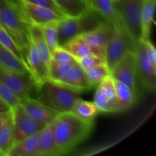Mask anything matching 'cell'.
<instances>
[{
  "label": "cell",
  "instance_id": "cell-1",
  "mask_svg": "<svg viewBox=\"0 0 156 156\" xmlns=\"http://www.w3.org/2000/svg\"><path fill=\"white\" fill-rule=\"evenodd\" d=\"M94 122L82 120L71 111L58 114L54 120V131L58 155L71 152L90 135Z\"/></svg>",
  "mask_w": 156,
  "mask_h": 156
},
{
  "label": "cell",
  "instance_id": "cell-2",
  "mask_svg": "<svg viewBox=\"0 0 156 156\" xmlns=\"http://www.w3.org/2000/svg\"><path fill=\"white\" fill-rule=\"evenodd\" d=\"M36 94L41 103L59 114L71 111L81 92L47 79L37 88Z\"/></svg>",
  "mask_w": 156,
  "mask_h": 156
},
{
  "label": "cell",
  "instance_id": "cell-3",
  "mask_svg": "<svg viewBox=\"0 0 156 156\" xmlns=\"http://www.w3.org/2000/svg\"><path fill=\"white\" fill-rule=\"evenodd\" d=\"M102 22H107L98 12L88 9L77 17L64 18L58 23V45H62L76 37L95 28Z\"/></svg>",
  "mask_w": 156,
  "mask_h": 156
},
{
  "label": "cell",
  "instance_id": "cell-4",
  "mask_svg": "<svg viewBox=\"0 0 156 156\" xmlns=\"http://www.w3.org/2000/svg\"><path fill=\"white\" fill-rule=\"evenodd\" d=\"M115 9L120 23L134 42L141 39L143 0H116Z\"/></svg>",
  "mask_w": 156,
  "mask_h": 156
},
{
  "label": "cell",
  "instance_id": "cell-5",
  "mask_svg": "<svg viewBox=\"0 0 156 156\" xmlns=\"http://www.w3.org/2000/svg\"><path fill=\"white\" fill-rule=\"evenodd\" d=\"M136 43L123 28H114L105 50V62L110 70L129 51H133Z\"/></svg>",
  "mask_w": 156,
  "mask_h": 156
},
{
  "label": "cell",
  "instance_id": "cell-6",
  "mask_svg": "<svg viewBox=\"0 0 156 156\" xmlns=\"http://www.w3.org/2000/svg\"><path fill=\"white\" fill-rule=\"evenodd\" d=\"M15 143L41 132L46 126L32 118L20 103L11 108Z\"/></svg>",
  "mask_w": 156,
  "mask_h": 156
},
{
  "label": "cell",
  "instance_id": "cell-7",
  "mask_svg": "<svg viewBox=\"0 0 156 156\" xmlns=\"http://www.w3.org/2000/svg\"><path fill=\"white\" fill-rule=\"evenodd\" d=\"M0 81L5 84L19 100L32 97L37 87L30 73H19L0 67Z\"/></svg>",
  "mask_w": 156,
  "mask_h": 156
},
{
  "label": "cell",
  "instance_id": "cell-8",
  "mask_svg": "<svg viewBox=\"0 0 156 156\" xmlns=\"http://www.w3.org/2000/svg\"><path fill=\"white\" fill-rule=\"evenodd\" d=\"M136 75L143 86L148 91L154 92L156 88V66L149 60L146 52L144 43L136 42L134 48Z\"/></svg>",
  "mask_w": 156,
  "mask_h": 156
},
{
  "label": "cell",
  "instance_id": "cell-9",
  "mask_svg": "<svg viewBox=\"0 0 156 156\" xmlns=\"http://www.w3.org/2000/svg\"><path fill=\"white\" fill-rule=\"evenodd\" d=\"M114 31V27L108 22H102L95 28L79 35L95 56L105 60V50Z\"/></svg>",
  "mask_w": 156,
  "mask_h": 156
},
{
  "label": "cell",
  "instance_id": "cell-10",
  "mask_svg": "<svg viewBox=\"0 0 156 156\" xmlns=\"http://www.w3.org/2000/svg\"><path fill=\"white\" fill-rule=\"evenodd\" d=\"M111 75L114 79L127 85L135 94H136V68L135 54L133 51L126 53L111 71Z\"/></svg>",
  "mask_w": 156,
  "mask_h": 156
},
{
  "label": "cell",
  "instance_id": "cell-11",
  "mask_svg": "<svg viewBox=\"0 0 156 156\" xmlns=\"http://www.w3.org/2000/svg\"><path fill=\"white\" fill-rule=\"evenodd\" d=\"M22 10L30 24L41 26L49 22L59 21L65 17L47 8L22 0Z\"/></svg>",
  "mask_w": 156,
  "mask_h": 156
},
{
  "label": "cell",
  "instance_id": "cell-12",
  "mask_svg": "<svg viewBox=\"0 0 156 156\" xmlns=\"http://www.w3.org/2000/svg\"><path fill=\"white\" fill-rule=\"evenodd\" d=\"M26 112L37 121L47 125L54 121L59 113L47 108L37 98L28 97L20 101Z\"/></svg>",
  "mask_w": 156,
  "mask_h": 156
},
{
  "label": "cell",
  "instance_id": "cell-13",
  "mask_svg": "<svg viewBox=\"0 0 156 156\" xmlns=\"http://www.w3.org/2000/svg\"><path fill=\"white\" fill-rule=\"evenodd\" d=\"M84 2L87 9L100 14L114 28H123L117 15L114 0H84Z\"/></svg>",
  "mask_w": 156,
  "mask_h": 156
},
{
  "label": "cell",
  "instance_id": "cell-14",
  "mask_svg": "<svg viewBox=\"0 0 156 156\" xmlns=\"http://www.w3.org/2000/svg\"><path fill=\"white\" fill-rule=\"evenodd\" d=\"M26 61L30 76L37 88L48 79V71L40 59L37 52L31 42L27 50Z\"/></svg>",
  "mask_w": 156,
  "mask_h": 156
},
{
  "label": "cell",
  "instance_id": "cell-15",
  "mask_svg": "<svg viewBox=\"0 0 156 156\" xmlns=\"http://www.w3.org/2000/svg\"><path fill=\"white\" fill-rule=\"evenodd\" d=\"M58 83L79 92L91 89V85L87 79L85 70L76 61L63 79H61Z\"/></svg>",
  "mask_w": 156,
  "mask_h": 156
},
{
  "label": "cell",
  "instance_id": "cell-16",
  "mask_svg": "<svg viewBox=\"0 0 156 156\" xmlns=\"http://www.w3.org/2000/svg\"><path fill=\"white\" fill-rule=\"evenodd\" d=\"M54 121L46 125L38 136V156H57Z\"/></svg>",
  "mask_w": 156,
  "mask_h": 156
},
{
  "label": "cell",
  "instance_id": "cell-17",
  "mask_svg": "<svg viewBox=\"0 0 156 156\" xmlns=\"http://www.w3.org/2000/svg\"><path fill=\"white\" fill-rule=\"evenodd\" d=\"M30 42L37 52L40 59L48 71L51 62V53L44 40L42 30L40 26L36 24H30Z\"/></svg>",
  "mask_w": 156,
  "mask_h": 156
},
{
  "label": "cell",
  "instance_id": "cell-18",
  "mask_svg": "<svg viewBox=\"0 0 156 156\" xmlns=\"http://www.w3.org/2000/svg\"><path fill=\"white\" fill-rule=\"evenodd\" d=\"M117 100V113L127 111L133 106L137 100L136 94L126 85L114 79Z\"/></svg>",
  "mask_w": 156,
  "mask_h": 156
},
{
  "label": "cell",
  "instance_id": "cell-19",
  "mask_svg": "<svg viewBox=\"0 0 156 156\" xmlns=\"http://www.w3.org/2000/svg\"><path fill=\"white\" fill-rule=\"evenodd\" d=\"M39 133L15 143L7 156H38Z\"/></svg>",
  "mask_w": 156,
  "mask_h": 156
},
{
  "label": "cell",
  "instance_id": "cell-20",
  "mask_svg": "<svg viewBox=\"0 0 156 156\" xmlns=\"http://www.w3.org/2000/svg\"><path fill=\"white\" fill-rule=\"evenodd\" d=\"M0 67L16 73H30L27 66L1 44H0Z\"/></svg>",
  "mask_w": 156,
  "mask_h": 156
},
{
  "label": "cell",
  "instance_id": "cell-21",
  "mask_svg": "<svg viewBox=\"0 0 156 156\" xmlns=\"http://www.w3.org/2000/svg\"><path fill=\"white\" fill-rule=\"evenodd\" d=\"M155 9V0H143L141 15L142 35L141 41H148L150 37L151 27L154 22Z\"/></svg>",
  "mask_w": 156,
  "mask_h": 156
},
{
  "label": "cell",
  "instance_id": "cell-22",
  "mask_svg": "<svg viewBox=\"0 0 156 156\" xmlns=\"http://www.w3.org/2000/svg\"><path fill=\"white\" fill-rule=\"evenodd\" d=\"M72 113L82 120L88 122H94L96 116L100 113L94 102L87 101L79 98L72 108Z\"/></svg>",
  "mask_w": 156,
  "mask_h": 156
},
{
  "label": "cell",
  "instance_id": "cell-23",
  "mask_svg": "<svg viewBox=\"0 0 156 156\" xmlns=\"http://www.w3.org/2000/svg\"><path fill=\"white\" fill-rule=\"evenodd\" d=\"M54 2L66 18L79 16L88 10L84 0H54Z\"/></svg>",
  "mask_w": 156,
  "mask_h": 156
},
{
  "label": "cell",
  "instance_id": "cell-24",
  "mask_svg": "<svg viewBox=\"0 0 156 156\" xmlns=\"http://www.w3.org/2000/svg\"><path fill=\"white\" fill-rule=\"evenodd\" d=\"M62 47L68 51L75 59H80L88 55L93 54L89 47L79 36L70 40L64 45H62Z\"/></svg>",
  "mask_w": 156,
  "mask_h": 156
},
{
  "label": "cell",
  "instance_id": "cell-25",
  "mask_svg": "<svg viewBox=\"0 0 156 156\" xmlns=\"http://www.w3.org/2000/svg\"><path fill=\"white\" fill-rule=\"evenodd\" d=\"M85 72L88 82L91 85V88L98 86L105 77L111 75V70L108 68L106 62L90 67L88 69L85 70Z\"/></svg>",
  "mask_w": 156,
  "mask_h": 156
},
{
  "label": "cell",
  "instance_id": "cell-26",
  "mask_svg": "<svg viewBox=\"0 0 156 156\" xmlns=\"http://www.w3.org/2000/svg\"><path fill=\"white\" fill-rule=\"evenodd\" d=\"M14 144V129L11 117L10 120L0 129V152L3 156L8 155Z\"/></svg>",
  "mask_w": 156,
  "mask_h": 156
},
{
  "label": "cell",
  "instance_id": "cell-27",
  "mask_svg": "<svg viewBox=\"0 0 156 156\" xmlns=\"http://www.w3.org/2000/svg\"><path fill=\"white\" fill-rule=\"evenodd\" d=\"M59 21H53L40 26L42 30L44 40L47 44L50 53L59 47L58 45L57 27Z\"/></svg>",
  "mask_w": 156,
  "mask_h": 156
},
{
  "label": "cell",
  "instance_id": "cell-28",
  "mask_svg": "<svg viewBox=\"0 0 156 156\" xmlns=\"http://www.w3.org/2000/svg\"><path fill=\"white\" fill-rule=\"evenodd\" d=\"M76 60L71 62H57L51 60L48 69V79L59 82L67 74Z\"/></svg>",
  "mask_w": 156,
  "mask_h": 156
},
{
  "label": "cell",
  "instance_id": "cell-29",
  "mask_svg": "<svg viewBox=\"0 0 156 156\" xmlns=\"http://www.w3.org/2000/svg\"><path fill=\"white\" fill-rule=\"evenodd\" d=\"M101 87L102 90L105 94L109 99L110 102L114 108V112L117 113V100H116V89L114 79L111 75H109L103 79L101 82L99 84Z\"/></svg>",
  "mask_w": 156,
  "mask_h": 156
},
{
  "label": "cell",
  "instance_id": "cell-30",
  "mask_svg": "<svg viewBox=\"0 0 156 156\" xmlns=\"http://www.w3.org/2000/svg\"><path fill=\"white\" fill-rule=\"evenodd\" d=\"M97 90H96L95 95H94V103L100 111V112L105 113H114V108L110 102L109 99L105 94L100 85H98Z\"/></svg>",
  "mask_w": 156,
  "mask_h": 156
},
{
  "label": "cell",
  "instance_id": "cell-31",
  "mask_svg": "<svg viewBox=\"0 0 156 156\" xmlns=\"http://www.w3.org/2000/svg\"><path fill=\"white\" fill-rule=\"evenodd\" d=\"M0 44L2 46H4V47H5V48H7L9 50H10L16 57H18L20 60H21L24 64H25L24 59H23L22 55H21L18 47H17L15 43L14 42L13 39L11 37L10 35L6 32V30H5L1 25H0Z\"/></svg>",
  "mask_w": 156,
  "mask_h": 156
},
{
  "label": "cell",
  "instance_id": "cell-32",
  "mask_svg": "<svg viewBox=\"0 0 156 156\" xmlns=\"http://www.w3.org/2000/svg\"><path fill=\"white\" fill-rule=\"evenodd\" d=\"M0 98L10 107L13 108L18 103H20V100L15 93L2 81H0Z\"/></svg>",
  "mask_w": 156,
  "mask_h": 156
},
{
  "label": "cell",
  "instance_id": "cell-33",
  "mask_svg": "<svg viewBox=\"0 0 156 156\" xmlns=\"http://www.w3.org/2000/svg\"><path fill=\"white\" fill-rule=\"evenodd\" d=\"M51 60L57 62H71L76 59L63 47H58L52 52Z\"/></svg>",
  "mask_w": 156,
  "mask_h": 156
},
{
  "label": "cell",
  "instance_id": "cell-34",
  "mask_svg": "<svg viewBox=\"0 0 156 156\" xmlns=\"http://www.w3.org/2000/svg\"><path fill=\"white\" fill-rule=\"evenodd\" d=\"M76 61L84 70L88 69L90 67H92L94 66L98 65V64L105 62V59H101V58L98 57V56H95L94 54L88 55V56H85V57L77 59H76Z\"/></svg>",
  "mask_w": 156,
  "mask_h": 156
},
{
  "label": "cell",
  "instance_id": "cell-35",
  "mask_svg": "<svg viewBox=\"0 0 156 156\" xmlns=\"http://www.w3.org/2000/svg\"><path fill=\"white\" fill-rule=\"evenodd\" d=\"M23 1L27 2H30V3H32V4L37 5L41 6V7L47 8V9H50V10H52V11H54L55 12L58 13L59 15L65 17L63 15H62V13L61 12L60 9H59V7L56 5V2H54V0H23Z\"/></svg>",
  "mask_w": 156,
  "mask_h": 156
},
{
  "label": "cell",
  "instance_id": "cell-36",
  "mask_svg": "<svg viewBox=\"0 0 156 156\" xmlns=\"http://www.w3.org/2000/svg\"><path fill=\"white\" fill-rule=\"evenodd\" d=\"M140 41H141V40H140ZM142 41L144 43L146 54H147L149 60L151 61V62H152L155 66H156V50L155 46L152 44V43L151 42L150 40Z\"/></svg>",
  "mask_w": 156,
  "mask_h": 156
},
{
  "label": "cell",
  "instance_id": "cell-37",
  "mask_svg": "<svg viewBox=\"0 0 156 156\" xmlns=\"http://www.w3.org/2000/svg\"><path fill=\"white\" fill-rule=\"evenodd\" d=\"M12 117V111L11 110L4 112H0V129L10 120Z\"/></svg>",
  "mask_w": 156,
  "mask_h": 156
},
{
  "label": "cell",
  "instance_id": "cell-38",
  "mask_svg": "<svg viewBox=\"0 0 156 156\" xmlns=\"http://www.w3.org/2000/svg\"><path fill=\"white\" fill-rule=\"evenodd\" d=\"M11 110V108L0 98V112H4Z\"/></svg>",
  "mask_w": 156,
  "mask_h": 156
},
{
  "label": "cell",
  "instance_id": "cell-39",
  "mask_svg": "<svg viewBox=\"0 0 156 156\" xmlns=\"http://www.w3.org/2000/svg\"><path fill=\"white\" fill-rule=\"evenodd\" d=\"M0 156H3V155H2V154L1 153V152H0Z\"/></svg>",
  "mask_w": 156,
  "mask_h": 156
},
{
  "label": "cell",
  "instance_id": "cell-40",
  "mask_svg": "<svg viewBox=\"0 0 156 156\" xmlns=\"http://www.w3.org/2000/svg\"><path fill=\"white\" fill-rule=\"evenodd\" d=\"M114 2H115V1H116V0H114Z\"/></svg>",
  "mask_w": 156,
  "mask_h": 156
}]
</instances>
